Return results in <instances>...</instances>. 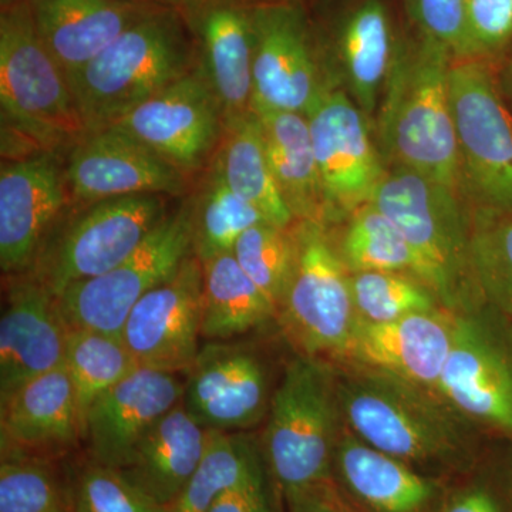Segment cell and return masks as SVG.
Here are the masks:
<instances>
[{
    "mask_svg": "<svg viewBox=\"0 0 512 512\" xmlns=\"http://www.w3.org/2000/svg\"><path fill=\"white\" fill-rule=\"evenodd\" d=\"M284 500L268 470L218 495L211 512H284Z\"/></svg>",
    "mask_w": 512,
    "mask_h": 512,
    "instance_id": "42",
    "label": "cell"
},
{
    "mask_svg": "<svg viewBox=\"0 0 512 512\" xmlns=\"http://www.w3.org/2000/svg\"><path fill=\"white\" fill-rule=\"evenodd\" d=\"M232 255L242 271L275 306L278 315L295 259L293 224L279 227L265 221L254 225L239 237Z\"/></svg>",
    "mask_w": 512,
    "mask_h": 512,
    "instance_id": "38",
    "label": "cell"
},
{
    "mask_svg": "<svg viewBox=\"0 0 512 512\" xmlns=\"http://www.w3.org/2000/svg\"><path fill=\"white\" fill-rule=\"evenodd\" d=\"M466 59L498 62L512 46V0H464Z\"/></svg>",
    "mask_w": 512,
    "mask_h": 512,
    "instance_id": "40",
    "label": "cell"
},
{
    "mask_svg": "<svg viewBox=\"0 0 512 512\" xmlns=\"http://www.w3.org/2000/svg\"><path fill=\"white\" fill-rule=\"evenodd\" d=\"M315 26L333 86L373 123L400 35L387 0H339Z\"/></svg>",
    "mask_w": 512,
    "mask_h": 512,
    "instance_id": "13",
    "label": "cell"
},
{
    "mask_svg": "<svg viewBox=\"0 0 512 512\" xmlns=\"http://www.w3.org/2000/svg\"><path fill=\"white\" fill-rule=\"evenodd\" d=\"M64 174L72 197L86 205L138 194L177 197L187 188V173L116 127L77 141Z\"/></svg>",
    "mask_w": 512,
    "mask_h": 512,
    "instance_id": "19",
    "label": "cell"
},
{
    "mask_svg": "<svg viewBox=\"0 0 512 512\" xmlns=\"http://www.w3.org/2000/svg\"><path fill=\"white\" fill-rule=\"evenodd\" d=\"M67 512H163L116 468L87 456L62 473Z\"/></svg>",
    "mask_w": 512,
    "mask_h": 512,
    "instance_id": "37",
    "label": "cell"
},
{
    "mask_svg": "<svg viewBox=\"0 0 512 512\" xmlns=\"http://www.w3.org/2000/svg\"><path fill=\"white\" fill-rule=\"evenodd\" d=\"M165 195L138 194L87 204L47 239L32 274L57 296L116 268L167 217Z\"/></svg>",
    "mask_w": 512,
    "mask_h": 512,
    "instance_id": "9",
    "label": "cell"
},
{
    "mask_svg": "<svg viewBox=\"0 0 512 512\" xmlns=\"http://www.w3.org/2000/svg\"><path fill=\"white\" fill-rule=\"evenodd\" d=\"M185 375L184 407L207 430H248L269 412L268 367L248 346L205 343Z\"/></svg>",
    "mask_w": 512,
    "mask_h": 512,
    "instance_id": "16",
    "label": "cell"
},
{
    "mask_svg": "<svg viewBox=\"0 0 512 512\" xmlns=\"http://www.w3.org/2000/svg\"><path fill=\"white\" fill-rule=\"evenodd\" d=\"M332 478L356 512H440V485L340 429Z\"/></svg>",
    "mask_w": 512,
    "mask_h": 512,
    "instance_id": "24",
    "label": "cell"
},
{
    "mask_svg": "<svg viewBox=\"0 0 512 512\" xmlns=\"http://www.w3.org/2000/svg\"><path fill=\"white\" fill-rule=\"evenodd\" d=\"M261 444L244 431H212L202 463L163 512H211L218 495L265 473Z\"/></svg>",
    "mask_w": 512,
    "mask_h": 512,
    "instance_id": "31",
    "label": "cell"
},
{
    "mask_svg": "<svg viewBox=\"0 0 512 512\" xmlns=\"http://www.w3.org/2000/svg\"><path fill=\"white\" fill-rule=\"evenodd\" d=\"M248 5H266V3L285 2V0H244Z\"/></svg>",
    "mask_w": 512,
    "mask_h": 512,
    "instance_id": "48",
    "label": "cell"
},
{
    "mask_svg": "<svg viewBox=\"0 0 512 512\" xmlns=\"http://www.w3.org/2000/svg\"><path fill=\"white\" fill-rule=\"evenodd\" d=\"M436 396L457 416L512 434V353L476 313L454 316Z\"/></svg>",
    "mask_w": 512,
    "mask_h": 512,
    "instance_id": "17",
    "label": "cell"
},
{
    "mask_svg": "<svg viewBox=\"0 0 512 512\" xmlns=\"http://www.w3.org/2000/svg\"><path fill=\"white\" fill-rule=\"evenodd\" d=\"M335 365L340 416L360 440L414 468L461 456L458 416L439 397L369 367Z\"/></svg>",
    "mask_w": 512,
    "mask_h": 512,
    "instance_id": "4",
    "label": "cell"
},
{
    "mask_svg": "<svg viewBox=\"0 0 512 512\" xmlns=\"http://www.w3.org/2000/svg\"><path fill=\"white\" fill-rule=\"evenodd\" d=\"M251 107L309 111L336 89L320 56L315 26L298 0L251 5Z\"/></svg>",
    "mask_w": 512,
    "mask_h": 512,
    "instance_id": "11",
    "label": "cell"
},
{
    "mask_svg": "<svg viewBox=\"0 0 512 512\" xmlns=\"http://www.w3.org/2000/svg\"><path fill=\"white\" fill-rule=\"evenodd\" d=\"M211 165L266 221L279 227H291L295 222L276 187L254 111L225 121L224 136Z\"/></svg>",
    "mask_w": 512,
    "mask_h": 512,
    "instance_id": "29",
    "label": "cell"
},
{
    "mask_svg": "<svg viewBox=\"0 0 512 512\" xmlns=\"http://www.w3.org/2000/svg\"><path fill=\"white\" fill-rule=\"evenodd\" d=\"M454 316L446 309H437L386 323L357 319L348 350L339 363L387 373L436 396L453 346Z\"/></svg>",
    "mask_w": 512,
    "mask_h": 512,
    "instance_id": "23",
    "label": "cell"
},
{
    "mask_svg": "<svg viewBox=\"0 0 512 512\" xmlns=\"http://www.w3.org/2000/svg\"><path fill=\"white\" fill-rule=\"evenodd\" d=\"M180 375L140 366L101 394L84 420L87 456L116 470L123 467L157 421L183 402L185 380Z\"/></svg>",
    "mask_w": 512,
    "mask_h": 512,
    "instance_id": "22",
    "label": "cell"
},
{
    "mask_svg": "<svg viewBox=\"0 0 512 512\" xmlns=\"http://www.w3.org/2000/svg\"><path fill=\"white\" fill-rule=\"evenodd\" d=\"M261 450L282 500L332 478L340 434L335 367L298 356L272 394Z\"/></svg>",
    "mask_w": 512,
    "mask_h": 512,
    "instance_id": "5",
    "label": "cell"
},
{
    "mask_svg": "<svg viewBox=\"0 0 512 512\" xmlns=\"http://www.w3.org/2000/svg\"><path fill=\"white\" fill-rule=\"evenodd\" d=\"M338 227H342L339 237L330 229L329 232L350 274L400 271L414 275L416 262L406 238L372 201L353 211Z\"/></svg>",
    "mask_w": 512,
    "mask_h": 512,
    "instance_id": "32",
    "label": "cell"
},
{
    "mask_svg": "<svg viewBox=\"0 0 512 512\" xmlns=\"http://www.w3.org/2000/svg\"><path fill=\"white\" fill-rule=\"evenodd\" d=\"M413 29L446 47L454 59H466L464 0H403Z\"/></svg>",
    "mask_w": 512,
    "mask_h": 512,
    "instance_id": "41",
    "label": "cell"
},
{
    "mask_svg": "<svg viewBox=\"0 0 512 512\" xmlns=\"http://www.w3.org/2000/svg\"><path fill=\"white\" fill-rule=\"evenodd\" d=\"M153 2L160 3V5L170 6V8H177L183 0H153Z\"/></svg>",
    "mask_w": 512,
    "mask_h": 512,
    "instance_id": "47",
    "label": "cell"
},
{
    "mask_svg": "<svg viewBox=\"0 0 512 512\" xmlns=\"http://www.w3.org/2000/svg\"><path fill=\"white\" fill-rule=\"evenodd\" d=\"M192 255V207L185 201L167 214L116 268L77 282L56 296L69 330L120 336L128 313L151 289L168 281Z\"/></svg>",
    "mask_w": 512,
    "mask_h": 512,
    "instance_id": "10",
    "label": "cell"
},
{
    "mask_svg": "<svg viewBox=\"0 0 512 512\" xmlns=\"http://www.w3.org/2000/svg\"><path fill=\"white\" fill-rule=\"evenodd\" d=\"M495 72L498 86L512 114V46L498 62H495Z\"/></svg>",
    "mask_w": 512,
    "mask_h": 512,
    "instance_id": "45",
    "label": "cell"
},
{
    "mask_svg": "<svg viewBox=\"0 0 512 512\" xmlns=\"http://www.w3.org/2000/svg\"><path fill=\"white\" fill-rule=\"evenodd\" d=\"M37 0H0L2 9L12 8V6L33 5Z\"/></svg>",
    "mask_w": 512,
    "mask_h": 512,
    "instance_id": "46",
    "label": "cell"
},
{
    "mask_svg": "<svg viewBox=\"0 0 512 512\" xmlns=\"http://www.w3.org/2000/svg\"><path fill=\"white\" fill-rule=\"evenodd\" d=\"M328 227L372 200L387 167L370 121L339 89L330 90L308 116Z\"/></svg>",
    "mask_w": 512,
    "mask_h": 512,
    "instance_id": "12",
    "label": "cell"
},
{
    "mask_svg": "<svg viewBox=\"0 0 512 512\" xmlns=\"http://www.w3.org/2000/svg\"><path fill=\"white\" fill-rule=\"evenodd\" d=\"M453 60L436 40L414 29L402 33L373 120V136L386 167L409 168L458 191L448 89Z\"/></svg>",
    "mask_w": 512,
    "mask_h": 512,
    "instance_id": "1",
    "label": "cell"
},
{
    "mask_svg": "<svg viewBox=\"0 0 512 512\" xmlns=\"http://www.w3.org/2000/svg\"><path fill=\"white\" fill-rule=\"evenodd\" d=\"M2 130H12L43 153L73 147L86 136L66 73L37 33L32 6L0 13Z\"/></svg>",
    "mask_w": 512,
    "mask_h": 512,
    "instance_id": "6",
    "label": "cell"
},
{
    "mask_svg": "<svg viewBox=\"0 0 512 512\" xmlns=\"http://www.w3.org/2000/svg\"><path fill=\"white\" fill-rule=\"evenodd\" d=\"M204 268L190 255L174 276L147 292L128 313L120 338L138 365L187 373L201 349Z\"/></svg>",
    "mask_w": 512,
    "mask_h": 512,
    "instance_id": "15",
    "label": "cell"
},
{
    "mask_svg": "<svg viewBox=\"0 0 512 512\" xmlns=\"http://www.w3.org/2000/svg\"><path fill=\"white\" fill-rule=\"evenodd\" d=\"M202 268V339L234 340L276 318L275 306L242 271L232 252L215 256Z\"/></svg>",
    "mask_w": 512,
    "mask_h": 512,
    "instance_id": "30",
    "label": "cell"
},
{
    "mask_svg": "<svg viewBox=\"0 0 512 512\" xmlns=\"http://www.w3.org/2000/svg\"><path fill=\"white\" fill-rule=\"evenodd\" d=\"M195 67L194 43L180 12L157 3L70 77L86 134L113 126Z\"/></svg>",
    "mask_w": 512,
    "mask_h": 512,
    "instance_id": "3",
    "label": "cell"
},
{
    "mask_svg": "<svg viewBox=\"0 0 512 512\" xmlns=\"http://www.w3.org/2000/svg\"><path fill=\"white\" fill-rule=\"evenodd\" d=\"M211 430L202 427L184 403L158 420L119 468L121 476L164 510L190 483L207 451Z\"/></svg>",
    "mask_w": 512,
    "mask_h": 512,
    "instance_id": "27",
    "label": "cell"
},
{
    "mask_svg": "<svg viewBox=\"0 0 512 512\" xmlns=\"http://www.w3.org/2000/svg\"><path fill=\"white\" fill-rule=\"evenodd\" d=\"M110 127L188 173L214 158L224 136L225 117L211 87L194 70Z\"/></svg>",
    "mask_w": 512,
    "mask_h": 512,
    "instance_id": "14",
    "label": "cell"
},
{
    "mask_svg": "<svg viewBox=\"0 0 512 512\" xmlns=\"http://www.w3.org/2000/svg\"><path fill=\"white\" fill-rule=\"evenodd\" d=\"M197 57L198 73L220 101L225 121L252 104L251 5L244 0H183L177 6Z\"/></svg>",
    "mask_w": 512,
    "mask_h": 512,
    "instance_id": "21",
    "label": "cell"
},
{
    "mask_svg": "<svg viewBox=\"0 0 512 512\" xmlns=\"http://www.w3.org/2000/svg\"><path fill=\"white\" fill-rule=\"evenodd\" d=\"M284 504L286 512H356L333 478L293 494Z\"/></svg>",
    "mask_w": 512,
    "mask_h": 512,
    "instance_id": "43",
    "label": "cell"
},
{
    "mask_svg": "<svg viewBox=\"0 0 512 512\" xmlns=\"http://www.w3.org/2000/svg\"><path fill=\"white\" fill-rule=\"evenodd\" d=\"M64 367L72 379L84 429L92 404L101 394L136 372L140 365L120 336L94 330H70Z\"/></svg>",
    "mask_w": 512,
    "mask_h": 512,
    "instance_id": "34",
    "label": "cell"
},
{
    "mask_svg": "<svg viewBox=\"0 0 512 512\" xmlns=\"http://www.w3.org/2000/svg\"><path fill=\"white\" fill-rule=\"evenodd\" d=\"M295 259L276 319L302 356L339 363L357 322L350 272L326 225L293 222Z\"/></svg>",
    "mask_w": 512,
    "mask_h": 512,
    "instance_id": "8",
    "label": "cell"
},
{
    "mask_svg": "<svg viewBox=\"0 0 512 512\" xmlns=\"http://www.w3.org/2000/svg\"><path fill=\"white\" fill-rule=\"evenodd\" d=\"M471 261L484 305L512 328V212L471 208Z\"/></svg>",
    "mask_w": 512,
    "mask_h": 512,
    "instance_id": "35",
    "label": "cell"
},
{
    "mask_svg": "<svg viewBox=\"0 0 512 512\" xmlns=\"http://www.w3.org/2000/svg\"><path fill=\"white\" fill-rule=\"evenodd\" d=\"M69 332L56 296L32 272L9 276L0 318V404L64 365Z\"/></svg>",
    "mask_w": 512,
    "mask_h": 512,
    "instance_id": "20",
    "label": "cell"
},
{
    "mask_svg": "<svg viewBox=\"0 0 512 512\" xmlns=\"http://www.w3.org/2000/svg\"><path fill=\"white\" fill-rule=\"evenodd\" d=\"M154 5L153 0H37L30 6L40 39L69 80Z\"/></svg>",
    "mask_w": 512,
    "mask_h": 512,
    "instance_id": "26",
    "label": "cell"
},
{
    "mask_svg": "<svg viewBox=\"0 0 512 512\" xmlns=\"http://www.w3.org/2000/svg\"><path fill=\"white\" fill-rule=\"evenodd\" d=\"M276 187L295 221H312L328 227L325 195L308 117L296 111L251 107Z\"/></svg>",
    "mask_w": 512,
    "mask_h": 512,
    "instance_id": "28",
    "label": "cell"
},
{
    "mask_svg": "<svg viewBox=\"0 0 512 512\" xmlns=\"http://www.w3.org/2000/svg\"><path fill=\"white\" fill-rule=\"evenodd\" d=\"M66 174L50 153L0 168V268L26 274L36 265L67 202Z\"/></svg>",
    "mask_w": 512,
    "mask_h": 512,
    "instance_id": "18",
    "label": "cell"
},
{
    "mask_svg": "<svg viewBox=\"0 0 512 512\" xmlns=\"http://www.w3.org/2000/svg\"><path fill=\"white\" fill-rule=\"evenodd\" d=\"M117 2L136 3V2H143V0H117Z\"/></svg>",
    "mask_w": 512,
    "mask_h": 512,
    "instance_id": "49",
    "label": "cell"
},
{
    "mask_svg": "<svg viewBox=\"0 0 512 512\" xmlns=\"http://www.w3.org/2000/svg\"><path fill=\"white\" fill-rule=\"evenodd\" d=\"M191 207L192 255L201 264L215 256L231 254L247 229L266 221L254 205L231 190L212 165L197 197L192 198Z\"/></svg>",
    "mask_w": 512,
    "mask_h": 512,
    "instance_id": "33",
    "label": "cell"
},
{
    "mask_svg": "<svg viewBox=\"0 0 512 512\" xmlns=\"http://www.w3.org/2000/svg\"><path fill=\"white\" fill-rule=\"evenodd\" d=\"M448 89L458 191L474 210L512 212V114L495 62L454 59Z\"/></svg>",
    "mask_w": 512,
    "mask_h": 512,
    "instance_id": "7",
    "label": "cell"
},
{
    "mask_svg": "<svg viewBox=\"0 0 512 512\" xmlns=\"http://www.w3.org/2000/svg\"><path fill=\"white\" fill-rule=\"evenodd\" d=\"M350 288L357 319L363 322H393L413 313L443 309L429 286L409 272H353Z\"/></svg>",
    "mask_w": 512,
    "mask_h": 512,
    "instance_id": "36",
    "label": "cell"
},
{
    "mask_svg": "<svg viewBox=\"0 0 512 512\" xmlns=\"http://www.w3.org/2000/svg\"><path fill=\"white\" fill-rule=\"evenodd\" d=\"M2 453L53 460L83 443V421L64 365L25 384L0 404Z\"/></svg>",
    "mask_w": 512,
    "mask_h": 512,
    "instance_id": "25",
    "label": "cell"
},
{
    "mask_svg": "<svg viewBox=\"0 0 512 512\" xmlns=\"http://www.w3.org/2000/svg\"><path fill=\"white\" fill-rule=\"evenodd\" d=\"M440 512H501L490 493L480 487L461 488L441 504Z\"/></svg>",
    "mask_w": 512,
    "mask_h": 512,
    "instance_id": "44",
    "label": "cell"
},
{
    "mask_svg": "<svg viewBox=\"0 0 512 512\" xmlns=\"http://www.w3.org/2000/svg\"><path fill=\"white\" fill-rule=\"evenodd\" d=\"M373 204L399 227L416 271L441 308L471 315L484 306L471 261V207L454 188L404 167H387Z\"/></svg>",
    "mask_w": 512,
    "mask_h": 512,
    "instance_id": "2",
    "label": "cell"
},
{
    "mask_svg": "<svg viewBox=\"0 0 512 512\" xmlns=\"http://www.w3.org/2000/svg\"><path fill=\"white\" fill-rule=\"evenodd\" d=\"M0 512H67L62 476L52 460L2 453Z\"/></svg>",
    "mask_w": 512,
    "mask_h": 512,
    "instance_id": "39",
    "label": "cell"
}]
</instances>
